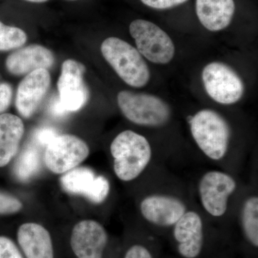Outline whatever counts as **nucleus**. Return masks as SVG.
Segmentation results:
<instances>
[{
    "instance_id": "nucleus-10",
    "label": "nucleus",
    "mask_w": 258,
    "mask_h": 258,
    "mask_svg": "<svg viewBox=\"0 0 258 258\" xmlns=\"http://www.w3.org/2000/svg\"><path fill=\"white\" fill-rule=\"evenodd\" d=\"M64 191L83 195L93 203L104 202L110 191V184L103 176H96L88 167H76L64 173L60 179Z\"/></svg>"
},
{
    "instance_id": "nucleus-13",
    "label": "nucleus",
    "mask_w": 258,
    "mask_h": 258,
    "mask_svg": "<svg viewBox=\"0 0 258 258\" xmlns=\"http://www.w3.org/2000/svg\"><path fill=\"white\" fill-rule=\"evenodd\" d=\"M140 210L147 221L159 227H169L184 215L186 206L174 197L154 195L142 200Z\"/></svg>"
},
{
    "instance_id": "nucleus-9",
    "label": "nucleus",
    "mask_w": 258,
    "mask_h": 258,
    "mask_svg": "<svg viewBox=\"0 0 258 258\" xmlns=\"http://www.w3.org/2000/svg\"><path fill=\"white\" fill-rule=\"evenodd\" d=\"M84 64L69 59L64 61L57 81L58 99L69 113L79 111L87 103L89 92L83 81Z\"/></svg>"
},
{
    "instance_id": "nucleus-7",
    "label": "nucleus",
    "mask_w": 258,
    "mask_h": 258,
    "mask_svg": "<svg viewBox=\"0 0 258 258\" xmlns=\"http://www.w3.org/2000/svg\"><path fill=\"white\" fill-rule=\"evenodd\" d=\"M45 148V165L55 174H64L77 167L90 152L87 144L73 134L57 135Z\"/></svg>"
},
{
    "instance_id": "nucleus-6",
    "label": "nucleus",
    "mask_w": 258,
    "mask_h": 258,
    "mask_svg": "<svg viewBox=\"0 0 258 258\" xmlns=\"http://www.w3.org/2000/svg\"><path fill=\"white\" fill-rule=\"evenodd\" d=\"M202 77L207 93L220 104H234L243 96L244 86L242 79L227 64L220 62L207 64Z\"/></svg>"
},
{
    "instance_id": "nucleus-20",
    "label": "nucleus",
    "mask_w": 258,
    "mask_h": 258,
    "mask_svg": "<svg viewBox=\"0 0 258 258\" xmlns=\"http://www.w3.org/2000/svg\"><path fill=\"white\" fill-rule=\"evenodd\" d=\"M242 225L244 235L252 245L258 246V198L246 200L242 210Z\"/></svg>"
},
{
    "instance_id": "nucleus-19",
    "label": "nucleus",
    "mask_w": 258,
    "mask_h": 258,
    "mask_svg": "<svg viewBox=\"0 0 258 258\" xmlns=\"http://www.w3.org/2000/svg\"><path fill=\"white\" fill-rule=\"evenodd\" d=\"M41 158L37 148L30 145L24 149L15 161L14 174L21 181H26L38 172L41 165Z\"/></svg>"
},
{
    "instance_id": "nucleus-29",
    "label": "nucleus",
    "mask_w": 258,
    "mask_h": 258,
    "mask_svg": "<svg viewBox=\"0 0 258 258\" xmlns=\"http://www.w3.org/2000/svg\"><path fill=\"white\" fill-rule=\"evenodd\" d=\"M27 2H30L32 3H44L49 1V0H25Z\"/></svg>"
},
{
    "instance_id": "nucleus-4",
    "label": "nucleus",
    "mask_w": 258,
    "mask_h": 258,
    "mask_svg": "<svg viewBox=\"0 0 258 258\" xmlns=\"http://www.w3.org/2000/svg\"><path fill=\"white\" fill-rule=\"evenodd\" d=\"M117 102L125 118L135 124L159 127L170 119L167 103L154 95L122 91L117 96Z\"/></svg>"
},
{
    "instance_id": "nucleus-15",
    "label": "nucleus",
    "mask_w": 258,
    "mask_h": 258,
    "mask_svg": "<svg viewBox=\"0 0 258 258\" xmlns=\"http://www.w3.org/2000/svg\"><path fill=\"white\" fill-rule=\"evenodd\" d=\"M54 62L55 57L52 51L42 45H31L10 54L5 66L10 74L23 76L36 70L50 69Z\"/></svg>"
},
{
    "instance_id": "nucleus-17",
    "label": "nucleus",
    "mask_w": 258,
    "mask_h": 258,
    "mask_svg": "<svg viewBox=\"0 0 258 258\" xmlns=\"http://www.w3.org/2000/svg\"><path fill=\"white\" fill-rule=\"evenodd\" d=\"M235 10L234 0H196L199 20L210 31H220L227 28Z\"/></svg>"
},
{
    "instance_id": "nucleus-21",
    "label": "nucleus",
    "mask_w": 258,
    "mask_h": 258,
    "mask_svg": "<svg viewBox=\"0 0 258 258\" xmlns=\"http://www.w3.org/2000/svg\"><path fill=\"white\" fill-rule=\"evenodd\" d=\"M26 32L17 27L5 25L0 21V52L14 50L27 42Z\"/></svg>"
},
{
    "instance_id": "nucleus-27",
    "label": "nucleus",
    "mask_w": 258,
    "mask_h": 258,
    "mask_svg": "<svg viewBox=\"0 0 258 258\" xmlns=\"http://www.w3.org/2000/svg\"><path fill=\"white\" fill-rule=\"evenodd\" d=\"M124 258H153L152 254L145 247L135 244L128 249Z\"/></svg>"
},
{
    "instance_id": "nucleus-12",
    "label": "nucleus",
    "mask_w": 258,
    "mask_h": 258,
    "mask_svg": "<svg viewBox=\"0 0 258 258\" xmlns=\"http://www.w3.org/2000/svg\"><path fill=\"white\" fill-rule=\"evenodd\" d=\"M51 78L46 69L32 71L20 83L15 98L17 111L29 118L37 111L50 88Z\"/></svg>"
},
{
    "instance_id": "nucleus-16",
    "label": "nucleus",
    "mask_w": 258,
    "mask_h": 258,
    "mask_svg": "<svg viewBox=\"0 0 258 258\" xmlns=\"http://www.w3.org/2000/svg\"><path fill=\"white\" fill-rule=\"evenodd\" d=\"M18 243L26 258H54L50 232L43 226L25 223L18 231Z\"/></svg>"
},
{
    "instance_id": "nucleus-28",
    "label": "nucleus",
    "mask_w": 258,
    "mask_h": 258,
    "mask_svg": "<svg viewBox=\"0 0 258 258\" xmlns=\"http://www.w3.org/2000/svg\"><path fill=\"white\" fill-rule=\"evenodd\" d=\"M50 111L51 114L56 117H63L64 115L69 114V112L64 109V107L59 101L58 98H55L51 103Z\"/></svg>"
},
{
    "instance_id": "nucleus-25",
    "label": "nucleus",
    "mask_w": 258,
    "mask_h": 258,
    "mask_svg": "<svg viewBox=\"0 0 258 258\" xmlns=\"http://www.w3.org/2000/svg\"><path fill=\"white\" fill-rule=\"evenodd\" d=\"M58 134H57L55 129L50 127H44L38 129L35 134V139L36 143L42 147H46L49 144L52 142V139Z\"/></svg>"
},
{
    "instance_id": "nucleus-3",
    "label": "nucleus",
    "mask_w": 258,
    "mask_h": 258,
    "mask_svg": "<svg viewBox=\"0 0 258 258\" xmlns=\"http://www.w3.org/2000/svg\"><path fill=\"white\" fill-rule=\"evenodd\" d=\"M197 145L212 160L223 159L228 150L230 128L221 115L210 109L201 110L189 119Z\"/></svg>"
},
{
    "instance_id": "nucleus-18",
    "label": "nucleus",
    "mask_w": 258,
    "mask_h": 258,
    "mask_svg": "<svg viewBox=\"0 0 258 258\" xmlns=\"http://www.w3.org/2000/svg\"><path fill=\"white\" fill-rule=\"evenodd\" d=\"M25 128L23 120L11 113L0 114V167L16 155Z\"/></svg>"
},
{
    "instance_id": "nucleus-11",
    "label": "nucleus",
    "mask_w": 258,
    "mask_h": 258,
    "mask_svg": "<svg viewBox=\"0 0 258 258\" xmlns=\"http://www.w3.org/2000/svg\"><path fill=\"white\" fill-rule=\"evenodd\" d=\"M108 243L104 227L94 220L76 224L71 236V246L77 258H103Z\"/></svg>"
},
{
    "instance_id": "nucleus-26",
    "label": "nucleus",
    "mask_w": 258,
    "mask_h": 258,
    "mask_svg": "<svg viewBox=\"0 0 258 258\" xmlns=\"http://www.w3.org/2000/svg\"><path fill=\"white\" fill-rule=\"evenodd\" d=\"M143 4L157 10L169 9L186 3L188 0H141Z\"/></svg>"
},
{
    "instance_id": "nucleus-8",
    "label": "nucleus",
    "mask_w": 258,
    "mask_h": 258,
    "mask_svg": "<svg viewBox=\"0 0 258 258\" xmlns=\"http://www.w3.org/2000/svg\"><path fill=\"white\" fill-rule=\"evenodd\" d=\"M237 188L232 176L219 171H208L200 180L199 193L203 207L212 216H223L227 210L229 198Z\"/></svg>"
},
{
    "instance_id": "nucleus-24",
    "label": "nucleus",
    "mask_w": 258,
    "mask_h": 258,
    "mask_svg": "<svg viewBox=\"0 0 258 258\" xmlns=\"http://www.w3.org/2000/svg\"><path fill=\"white\" fill-rule=\"evenodd\" d=\"M13 88L8 83H0V114H3L11 104Z\"/></svg>"
},
{
    "instance_id": "nucleus-22",
    "label": "nucleus",
    "mask_w": 258,
    "mask_h": 258,
    "mask_svg": "<svg viewBox=\"0 0 258 258\" xmlns=\"http://www.w3.org/2000/svg\"><path fill=\"white\" fill-rule=\"evenodd\" d=\"M23 208L21 202L11 195L0 192V215H11Z\"/></svg>"
},
{
    "instance_id": "nucleus-30",
    "label": "nucleus",
    "mask_w": 258,
    "mask_h": 258,
    "mask_svg": "<svg viewBox=\"0 0 258 258\" xmlns=\"http://www.w3.org/2000/svg\"><path fill=\"white\" fill-rule=\"evenodd\" d=\"M66 1L74 2V1H79V0H66Z\"/></svg>"
},
{
    "instance_id": "nucleus-23",
    "label": "nucleus",
    "mask_w": 258,
    "mask_h": 258,
    "mask_svg": "<svg viewBox=\"0 0 258 258\" xmlns=\"http://www.w3.org/2000/svg\"><path fill=\"white\" fill-rule=\"evenodd\" d=\"M0 258H23V256L11 239L0 236Z\"/></svg>"
},
{
    "instance_id": "nucleus-5",
    "label": "nucleus",
    "mask_w": 258,
    "mask_h": 258,
    "mask_svg": "<svg viewBox=\"0 0 258 258\" xmlns=\"http://www.w3.org/2000/svg\"><path fill=\"white\" fill-rule=\"evenodd\" d=\"M129 32L135 40L137 50L153 63L165 64L174 58V42L155 24L148 20H134L129 26Z\"/></svg>"
},
{
    "instance_id": "nucleus-2",
    "label": "nucleus",
    "mask_w": 258,
    "mask_h": 258,
    "mask_svg": "<svg viewBox=\"0 0 258 258\" xmlns=\"http://www.w3.org/2000/svg\"><path fill=\"white\" fill-rule=\"evenodd\" d=\"M101 50L105 60L126 84L137 88L147 86L150 71L137 48L121 39L111 37L102 42Z\"/></svg>"
},
{
    "instance_id": "nucleus-14",
    "label": "nucleus",
    "mask_w": 258,
    "mask_h": 258,
    "mask_svg": "<svg viewBox=\"0 0 258 258\" xmlns=\"http://www.w3.org/2000/svg\"><path fill=\"white\" fill-rule=\"evenodd\" d=\"M174 228L179 254L185 258H195L201 252L204 243L203 223L197 212H186Z\"/></svg>"
},
{
    "instance_id": "nucleus-1",
    "label": "nucleus",
    "mask_w": 258,
    "mask_h": 258,
    "mask_svg": "<svg viewBox=\"0 0 258 258\" xmlns=\"http://www.w3.org/2000/svg\"><path fill=\"white\" fill-rule=\"evenodd\" d=\"M111 153L115 175L124 181L137 179L149 165L152 156L147 139L131 130L122 132L113 139Z\"/></svg>"
}]
</instances>
